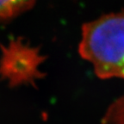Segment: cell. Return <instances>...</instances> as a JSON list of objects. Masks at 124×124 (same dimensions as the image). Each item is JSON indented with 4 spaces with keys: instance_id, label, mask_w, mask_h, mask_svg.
Listing matches in <instances>:
<instances>
[{
    "instance_id": "obj_3",
    "label": "cell",
    "mask_w": 124,
    "mask_h": 124,
    "mask_svg": "<svg viewBox=\"0 0 124 124\" xmlns=\"http://www.w3.org/2000/svg\"><path fill=\"white\" fill-rule=\"evenodd\" d=\"M35 0H0V22L10 20L30 9Z\"/></svg>"
},
{
    "instance_id": "obj_1",
    "label": "cell",
    "mask_w": 124,
    "mask_h": 124,
    "mask_svg": "<svg viewBox=\"0 0 124 124\" xmlns=\"http://www.w3.org/2000/svg\"><path fill=\"white\" fill-rule=\"evenodd\" d=\"M79 55L102 79H124V11L101 16L82 26Z\"/></svg>"
},
{
    "instance_id": "obj_4",
    "label": "cell",
    "mask_w": 124,
    "mask_h": 124,
    "mask_svg": "<svg viewBox=\"0 0 124 124\" xmlns=\"http://www.w3.org/2000/svg\"><path fill=\"white\" fill-rule=\"evenodd\" d=\"M103 124H124V96L110 105L103 116Z\"/></svg>"
},
{
    "instance_id": "obj_2",
    "label": "cell",
    "mask_w": 124,
    "mask_h": 124,
    "mask_svg": "<svg viewBox=\"0 0 124 124\" xmlns=\"http://www.w3.org/2000/svg\"><path fill=\"white\" fill-rule=\"evenodd\" d=\"M0 76L11 86L33 84L43 74L39 66L45 57L39 54V49L23 44L21 39L11 41L7 46L1 45Z\"/></svg>"
}]
</instances>
